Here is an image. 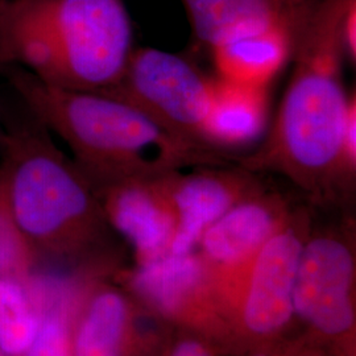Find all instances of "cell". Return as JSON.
Masks as SVG:
<instances>
[{"mask_svg": "<svg viewBox=\"0 0 356 356\" xmlns=\"http://www.w3.org/2000/svg\"><path fill=\"white\" fill-rule=\"evenodd\" d=\"M173 356H209L204 347L195 342L179 344Z\"/></svg>", "mask_w": 356, "mask_h": 356, "instance_id": "obj_21", "label": "cell"}, {"mask_svg": "<svg viewBox=\"0 0 356 356\" xmlns=\"http://www.w3.org/2000/svg\"><path fill=\"white\" fill-rule=\"evenodd\" d=\"M0 178L15 222L36 254H69L89 241L99 207L88 177L35 119L6 128Z\"/></svg>", "mask_w": 356, "mask_h": 356, "instance_id": "obj_4", "label": "cell"}, {"mask_svg": "<svg viewBox=\"0 0 356 356\" xmlns=\"http://www.w3.org/2000/svg\"><path fill=\"white\" fill-rule=\"evenodd\" d=\"M122 0H0V67L41 82L103 91L120 78L132 51Z\"/></svg>", "mask_w": 356, "mask_h": 356, "instance_id": "obj_3", "label": "cell"}, {"mask_svg": "<svg viewBox=\"0 0 356 356\" xmlns=\"http://www.w3.org/2000/svg\"><path fill=\"white\" fill-rule=\"evenodd\" d=\"M90 184L94 191L104 194V210L115 229L134 244L145 261L168 254L177 220L161 176Z\"/></svg>", "mask_w": 356, "mask_h": 356, "instance_id": "obj_7", "label": "cell"}, {"mask_svg": "<svg viewBox=\"0 0 356 356\" xmlns=\"http://www.w3.org/2000/svg\"><path fill=\"white\" fill-rule=\"evenodd\" d=\"M350 0H317L293 51L289 85L267 139L238 165L275 170L309 189L342 179L341 152L351 95L342 79L343 17Z\"/></svg>", "mask_w": 356, "mask_h": 356, "instance_id": "obj_2", "label": "cell"}, {"mask_svg": "<svg viewBox=\"0 0 356 356\" xmlns=\"http://www.w3.org/2000/svg\"><path fill=\"white\" fill-rule=\"evenodd\" d=\"M343 44L346 57L356 60V0H350L343 17Z\"/></svg>", "mask_w": 356, "mask_h": 356, "instance_id": "obj_20", "label": "cell"}, {"mask_svg": "<svg viewBox=\"0 0 356 356\" xmlns=\"http://www.w3.org/2000/svg\"><path fill=\"white\" fill-rule=\"evenodd\" d=\"M267 88L213 78L211 107L206 122V140L225 151L257 139L267 124Z\"/></svg>", "mask_w": 356, "mask_h": 356, "instance_id": "obj_11", "label": "cell"}, {"mask_svg": "<svg viewBox=\"0 0 356 356\" xmlns=\"http://www.w3.org/2000/svg\"><path fill=\"white\" fill-rule=\"evenodd\" d=\"M198 41L210 49L232 38L270 26L288 15L309 11L316 1L297 10H279L269 0H182Z\"/></svg>", "mask_w": 356, "mask_h": 356, "instance_id": "obj_12", "label": "cell"}, {"mask_svg": "<svg viewBox=\"0 0 356 356\" xmlns=\"http://www.w3.org/2000/svg\"><path fill=\"white\" fill-rule=\"evenodd\" d=\"M38 254L15 222L0 178V277L28 279Z\"/></svg>", "mask_w": 356, "mask_h": 356, "instance_id": "obj_17", "label": "cell"}, {"mask_svg": "<svg viewBox=\"0 0 356 356\" xmlns=\"http://www.w3.org/2000/svg\"><path fill=\"white\" fill-rule=\"evenodd\" d=\"M202 277V266L191 254H166L148 260L134 279L141 296L154 305L173 310Z\"/></svg>", "mask_w": 356, "mask_h": 356, "instance_id": "obj_15", "label": "cell"}, {"mask_svg": "<svg viewBox=\"0 0 356 356\" xmlns=\"http://www.w3.org/2000/svg\"><path fill=\"white\" fill-rule=\"evenodd\" d=\"M279 10H297L309 6L314 0H269Z\"/></svg>", "mask_w": 356, "mask_h": 356, "instance_id": "obj_22", "label": "cell"}, {"mask_svg": "<svg viewBox=\"0 0 356 356\" xmlns=\"http://www.w3.org/2000/svg\"><path fill=\"white\" fill-rule=\"evenodd\" d=\"M304 243L293 229H277L259 251L245 306L250 329L268 332L292 314L293 292Z\"/></svg>", "mask_w": 356, "mask_h": 356, "instance_id": "obj_9", "label": "cell"}, {"mask_svg": "<svg viewBox=\"0 0 356 356\" xmlns=\"http://www.w3.org/2000/svg\"><path fill=\"white\" fill-rule=\"evenodd\" d=\"M4 138H6V128H4V126H3V120H1V111H0V151H1V148H3Z\"/></svg>", "mask_w": 356, "mask_h": 356, "instance_id": "obj_23", "label": "cell"}, {"mask_svg": "<svg viewBox=\"0 0 356 356\" xmlns=\"http://www.w3.org/2000/svg\"><path fill=\"white\" fill-rule=\"evenodd\" d=\"M279 229V218L269 204H235L202 234L204 251L213 259L234 263L254 254Z\"/></svg>", "mask_w": 356, "mask_h": 356, "instance_id": "obj_13", "label": "cell"}, {"mask_svg": "<svg viewBox=\"0 0 356 356\" xmlns=\"http://www.w3.org/2000/svg\"><path fill=\"white\" fill-rule=\"evenodd\" d=\"M0 356H4V354H3V353H1V351H0Z\"/></svg>", "mask_w": 356, "mask_h": 356, "instance_id": "obj_24", "label": "cell"}, {"mask_svg": "<svg viewBox=\"0 0 356 356\" xmlns=\"http://www.w3.org/2000/svg\"><path fill=\"white\" fill-rule=\"evenodd\" d=\"M353 256L344 243L321 236L304 245L293 292L297 312L329 334L347 330L353 323L348 298Z\"/></svg>", "mask_w": 356, "mask_h": 356, "instance_id": "obj_6", "label": "cell"}, {"mask_svg": "<svg viewBox=\"0 0 356 356\" xmlns=\"http://www.w3.org/2000/svg\"><path fill=\"white\" fill-rule=\"evenodd\" d=\"M6 74L31 118L69 145L91 182L160 177L235 160L226 151L179 138L111 95L47 85L19 67H7Z\"/></svg>", "mask_w": 356, "mask_h": 356, "instance_id": "obj_1", "label": "cell"}, {"mask_svg": "<svg viewBox=\"0 0 356 356\" xmlns=\"http://www.w3.org/2000/svg\"><path fill=\"white\" fill-rule=\"evenodd\" d=\"M42 313L26 279L0 277V351L23 356L38 335Z\"/></svg>", "mask_w": 356, "mask_h": 356, "instance_id": "obj_14", "label": "cell"}, {"mask_svg": "<svg viewBox=\"0 0 356 356\" xmlns=\"http://www.w3.org/2000/svg\"><path fill=\"white\" fill-rule=\"evenodd\" d=\"M313 7L304 13L284 16L270 26L211 49L218 76L241 85L267 88L293 57L298 33Z\"/></svg>", "mask_w": 356, "mask_h": 356, "instance_id": "obj_10", "label": "cell"}, {"mask_svg": "<svg viewBox=\"0 0 356 356\" xmlns=\"http://www.w3.org/2000/svg\"><path fill=\"white\" fill-rule=\"evenodd\" d=\"M134 106L185 140L207 145L213 78L189 60L154 48L132 49L123 74L103 91Z\"/></svg>", "mask_w": 356, "mask_h": 356, "instance_id": "obj_5", "label": "cell"}, {"mask_svg": "<svg viewBox=\"0 0 356 356\" xmlns=\"http://www.w3.org/2000/svg\"><path fill=\"white\" fill-rule=\"evenodd\" d=\"M126 314L120 296L113 292L97 294L78 326L74 356H120Z\"/></svg>", "mask_w": 356, "mask_h": 356, "instance_id": "obj_16", "label": "cell"}, {"mask_svg": "<svg viewBox=\"0 0 356 356\" xmlns=\"http://www.w3.org/2000/svg\"><path fill=\"white\" fill-rule=\"evenodd\" d=\"M342 179H351L356 172V98L353 91L348 116L344 127L341 152Z\"/></svg>", "mask_w": 356, "mask_h": 356, "instance_id": "obj_19", "label": "cell"}, {"mask_svg": "<svg viewBox=\"0 0 356 356\" xmlns=\"http://www.w3.org/2000/svg\"><path fill=\"white\" fill-rule=\"evenodd\" d=\"M41 313L38 335L23 356H70L64 291L48 294L41 304Z\"/></svg>", "mask_w": 356, "mask_h": 356, "instance_id": "obj_18", "label": "cell"}, {"mask_svg": "<svg viewBox=\"0 0 356 356\" xmlns=\"http://www.w3.org/2000/svg\"><path fill=\"white\" fill-rule=\"evenodd\" d=\"M218 170L204 166L198 173L181 176L178 172L161 176L173 207L177 227L170 254H191L206 229L236 204L239 191L247 185L250 170Z\"/></svg>", "mask_w": 356, "mask_h": 356, "instance_id": "obj_8", "label": "cell"}]
</instances>
